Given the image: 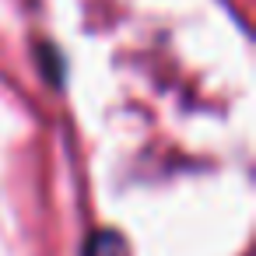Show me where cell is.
Here are the masks:
<instances>
[{
  "instance_id": "obj_1",
  "label": "cell",
  "mask_w": 256,
  "mask_h": 256,
  "mask_svg": "<svg viewBox=\"0 0 256 256\" xmlns=\"http://www.w3.org/2000/svg\"><path fill=\"white\" fill-rule=\"evenodd\" d=\"M84 256H130L126 238L112 228H98L84 238Z\"/></svg>"
},
{
  "instance_id": "obj_2",
  "label": "cell",
  "mask_w": 256,
  "mask_h": 256,
  "mask_svg": "<svg viewBox=\"0 0 256 256\" xmlns=\"http://www.w3.org/2000/svg\"><path fill=\"white\" fill-rule=\"evenodd\" d=\"M39 60H42V67H46L50 84H64V60H60V53H56L50 42L39 46Z\"/></svg>"
}]
</instances>
